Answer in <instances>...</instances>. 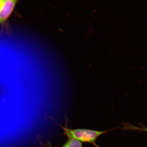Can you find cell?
Returning a JSON list of instances; mask_svg holds the SVG:
<instances>
[{
	"label": "cell",
	"mask_w": 147,
	"mask_h": 147,
	"mask_svg": "<svg viewBox=\"0 0 147 147\" xmlns=\"http://www.w3.org/2000/svg\"><path fill=\"white\" fill-rule=\"evenodd\" d=\"M59 125L63 130L64 135L69 139L76 140L81 142H88L94 144L97 138L102 134L116 129H113L105 131H97L86 129H71L68 127L67 125L65 127L60 124Z\"/></svg>",
	"instance_id": "6da1fadb"
},
{
	"label": "cell",
	"mask_w": 147,
	"mask_h": 147,
	"mask_svg": "<svg viewBox=\"0 0 147 147\" xmlns=\"http://www.w3.org/2000/svg\"><path fill=\"white\" fill-rule=\"evenodd\" d=\"M4 1V0H0V9H1L2 6Z\"/></svg>",
	"instance_id": "277c9868"
},
{
	"label": "cell",
	"mask_w": 147,
	"mask_h": 147,
	"mask_svg": "<svg viewBox=\"0 0 147 147\" xmlns=\"http://www.w3.org/2000/svg\"><path fill=\"white\" fill-rule=\"evenodd\" d=\"M95 144V146H96V147H100V146H97V145H96V144Z\"/></svg>",
	"instance_id": "8992f818"
},
{
	"label": "cell",
	"mask_w": 147,
	"mask_h": 147,
	"mask_svg": "<svg viewBox=\"0 0 147 147\" xmlns=\"http://www.w3.org/2000/svg\"><path fill=\"white\" fill-rule=\"evenodd\" d=\"M43 147H51V146H50V145L49 144L47 145V146H43Z\"/></svg>",
	"instance_id": "5b68a950"
},
{
	"label": "cell",
	"mask_w": 147,
	"mask_h": 147,
	"mask_svg": "<svg viewBox=\"0 0 147 147\" xmlns=\"http://www.w3.org/2000/svg\"><path fill=\"white\" fill-rule=\"evenodd\" d=\"M18 2L16 0H4L0 9V25H4L8 21Z\"/></svg>",
	"instance_id": "7a4b0ae2"
},
{
	"label": "cell",
	"mask_w": 147,
	"mask_h": 147,
	"mask_svg": "<svg viewBox=\"0 0 147 147\" xmlns=\"http://www.w3.org/2000/svg\"><path fill=\"white\" fill-rule=\"evenodd\" d=\"M61 147H82V142L74 139H69L67 142Z\"/></svg>",
	"instance_id": "3957f363"
}]
</instances>
